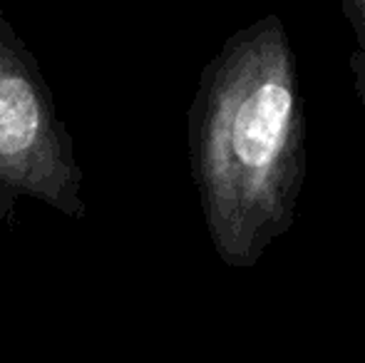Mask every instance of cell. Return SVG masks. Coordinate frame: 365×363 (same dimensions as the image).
<instances>
[{
	"mask_svg": "<svg viewBox=\"0 0 365 363\" xmlns=\"http://www.w3.org/2000/svg\"><path fill=\"white\" fill-rule=\"evenodd\" d=\"M343 18L348 20L353 35H356V50L351 55L353 88L365 110V0H343Z\"/></svg>",
	"mask_w": 365,
	"mask_h": 363,
	"instance_id": "cell-3",
	"label": "cell"
},
{
	"mask_svg": "<svg viewBox=\"0 0 365 363\" xmlns=\"http://www.w3.org/2000/svg\"><path fill=\"white\" fill-rule=\"evenodd\" d=\"M189 165L217 257L256 267L296 222L308 172L298 60L279 15L229 35L202 70Z\"/></svg>",
	"mask_w": 365,
	"mask_h": 363,
	"instance_id": "cell-1",
	"label": "cell"
},
{
	"mask_svg": "<svg viewBox=\"0 0 365 363\" xmlns=\"http://www.w3.org/2000/svg\"><path fill=\"white\" fill-rule=\"evenodd\" d=\"M23 199L87 217L73 135L35 55L0 13V222Z\"/></svg>",
	"mask_w": 365,
	"mask_h": 363,
	"instance_id": "cell-2",
	"label": "cell"
}]
</instances>
